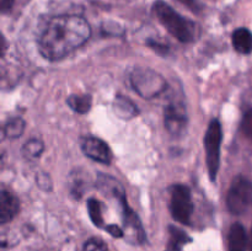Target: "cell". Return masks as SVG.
<instances>
[{"label": "cell", "instance_id": "5", "mask_svg": "<svg viewBox=\"0 0 252 251\" xmlns=\"http://www.w3.org/2000/svg\"><path fill=\"white\" fill-rule=\"evenodd\" d=\"M252 204V184L244 176H236L226 194V206L233 214L245 213Z\"/></svg>", "mask_w": 252, "mask_h": 251}, {"label": "cell", "instance_id": "10", "mask_svg": "<svg viewBox=\"0 0 252 251\" xmlns=\"http://www.w3.org/2000/svg\"><path fill=\"white\" fill-rule=\"evenodd\" d=\"M19 208L20 204L16 197L2 189L0 194V223L5 224L11 220L19 212Z\"/></svg>", "mask_w": 252, "mask_h": 251}, {"label": "cell", "instance_id": "23", "mask_svg": "<svg viewBox=\"0 0 252 251\" xmlns=\"http://www.w3.org/2000/svg\"><path fill=\"white\" fill-rule=\"evenodd\" d=\"M177 1H180L182 5H185V6H187L189 9H191L192 11L194 12H197L199 10L198 2H197L196 0H177Z\"/></svg>", "mask_w": 252, "mask_h": 251}, {"label": "cell", "instance_id": "16", "mask_svg": "<svg viewBox=\"0 0 252 251\" xmlns=\"http://www.w3.org/2000/svg\"><path fill=\"white\" fill-rule=\"evenodd\" d=\"M25 130V122L22 118L16 117L11 118L7 121L6 125L4 126V133L9 138H17L24 133Z\"/></svg>", "mask_w": 252, "mask_h": 251}, {"label": "cell", "instance_id": "1", "mask_svg": "<svg viewBox=\"0 0 252 251\" xmlns=\"http://www.w3.org/2000/svg\"><path fill=\"white\" fill-rule=\"evenodd\" d=\"M90 33V26L83 17H54L39 37V52L48 61H59L83 46Z\"/></svg>", "mask_w": 252, "mask_h": 251}, {"label": "cell", "instance_id": "9", "mask_svg": "<svg viewBox=\"0 0 252 251\" xmlns=\"http://www.w3.org/2000/svg\"><path fill=\"white\" fill-rule=\"evenodd\" d=\"M115 194L117 196V198L120 199L121 204H122V209H123V221H125V225L127 228L132 229L133 231L137 235L138 241L143 243L145 240V234L144 230H143V226L142 223H140L139 218H138L137 214L129 208V206L127 204V201L125 198V194L123 192H118V189H115Z\"/></svg>", "mask_w": 252, "mask_h": 251}, {"label": "cell", "instance_id": "6", "mask_svg": "<svg viewBox=\"0 0 252 251\" xmlns=\"http://www.w3.org/2000/svg\"><path fill=\"white\" fill-rule=\"evenodd\" d=\"M170 212L172 217L179 223L189 225L191 223V217L193 213V202H192L191 191L185 185H175L171 188V199H170Z\"/></svg>", "mask_w": 252, "mask_h": 251}, {"label": "cell", "instance_id": "15", "mask_svg": "<svg viewBox=\"0 0 252 251\" xmlns=\"http://www.w3.org/2000/svg\"><path fill=\"white\" fill-rule=\"evenodd\" d=\"M68 105L78 113H86L91 108L90 95H73L68 98Z\"/></svg>", "mask_w": 252, "mask_h": 251}, {"label": "cell", "instance_id": "8", "mask_svg": "<svg viewBox=\"0 0 252 251\" xmlns=\"http://www.w3.org/2000/svg\"><path fill=\"white\" fill-rule=\"evenodd\" d=\"M165 126L171 134L180 135L187 126V116L184 107L177 103H171L165 110Z\"/></svg>", "mask_w": 252, "mask_h": 251}, {"label": "cell", "instance_id": "17", "mask_svg": "<svg viewBox=\"0 0 252 251\" xmlns=\"http://www.w3.org/2000/svg\"><path fill=\"white\" fill-rule=\"evenodd\" d=\"M88 211L90 214V219L96 226L102 228L103 226V217L101 211V203L95 198H90L88 201Z\"/></svg>", "mask_w": 252, "mask_h": 251}, {"label": "cell", "instance_id": "26", "mask_svg": "<svg viewBox=\"0 0 252 251\" xmlns=\"http://www.w3.org/2000/svg\"><path fill=\"white\" fill-rule=\"evenodd\" d=\"M250 251H252V229H251V238H250Z\"/></svg>", "mask_w": 252, "mask_h": 251}, {"label": "cell", "instance_id": "3", "mask_svg": "<svg viewBox=\"0 0 252 251\" xmlns=\"http://www.w3.org/2000/svg\"><path fill=\"white\" fill-rule=\"evenodd\" d=\"M133 89L144 98H152L160 95L166 89L164 78L157 71L147 68H137L130 74Z\"/></svg>", "mask_w": 252, "mask_h": 251}, {"label": "cell", "instance_id": "20", "mask_svg": "<svg viewBox=\"0 0 252 251\" xmlns=\"http://www.w3.org/2000/svg\"><path fill=\"white\" fill-rule=\"evenodd\" d=\"M241 129H243L244 134L248 138L252 139V110L248 111L244 116L243 123H241Z\"/></svg>", "mask_w": 252, "mask_h": 251}, {"label": "cell", "instance_id": "25", "mask_svg": "<svg viewBox=\"0 0 252 251\" xmlns=\"http://www.w3.org/2000/svg\"><path fill=\"white\" fill-rule=\"evenodd\" d=\"M12 4H14V0H0V7H1V11L5 12L7 10L11 9Z\"/></svg>", "mask_w": 252, "mask_h": 251}, {"label": "cell", "instance_id": "2", "mask_svg": "<svg viewBox=\"0 0 252 251\" xmlns=\"http://www.w3.org/2000/svg\"><path fill=\"white\" fill-rule=\"evenodd\" d=\"M153 11L157 19L161 22L162 26L175 38L179 39L182 43H189L193 41L196 36V26L191 21L177 14L170 5H167L162 0H158L153 5Z\"/></svg>", "mask_w": 252, "mask_h": 251}, {"label": "cell", "instance_id": "4", "mask_svg": "<svg viewBox=\"0 0 252 251\" xmlns=\"http://www.w3.org/2000/svg\"><path fill=\"white\" fill-rule=\"evenodd\" d=\"M223 133L218 120H213L208 126L204 135V148H206V161L208 166L209 177L212 181L217 179L220 164V144Z\"/></svg>", "mask_w": 252, "mask_h": 251}, {"label": "cell", "instance_id": "21", "mask_svg": "<svg viewBox=\"0 0 252 251\" xmlns=\"http://www.w3.org/2000/svg\"><path fill=\"white\" fill-rule=\"evenodd\" d=\"M37 184H38V187H41V188L46 189L47 188H51V179H49V176L47 174H38V176H37Z\"/></svg>", "mask_w": 252, "mask_h": 251}, {"label": "cell", "instance_id": "24", "mask_svg": "<svg viewBox=\"0 0 252 251\" xmlns=\"http://www.w3.org/2000/svg\"><path fill=\"white\" fill-rule=\"evenodd\" d=\"M148 44H149L153 49H155L157 52H159V53L166 52L167 49H169L167 48V46H165V44H160V43H158V42H154V41H149L148 42Z\"/></svg>", "mask_w": 252, "mask_h": 251}, {"label": "cell", "instance_id": "12", "mask_svg": "<svg viewBox=\"0 0 252 251\" xmlns=\"http://www.w3.org/2000/svg\"><path fill=\"white\" fill-rule=\"evenodd\" d=\"M233 46L236 52L241 54H249L252 52V33L248 29H238L234 31Z\"/></svg>", "mask_w": 252, "mask_h": 251}, {"label": "cell", "instance_id": "13", "mask_svg": "<svg viewBox=\"0 0 252 251\" xmlns=\"http://www.w3.org/2000/svg\"><path fill=\"white\" fill-rule=\"evenodd\" d=\"M169 233L170 239L167 243L166 251H181L184 245L191 241V238L184 230L174 225L169 226Z\"/></svg>", "mask_w": 252, "mask_h": 251}, {"label": "cell", "instance_id": "18", "mask_svg": "<svg viewBox=\"0 0 252 251\" xmlns=\"http://www.w3.org/2000/svg\"><path fill=\"white\" fill-rule=\"evenodd\" d=\"M43 152V143L38 139H31L24 145V153L29 157H41Z\"/></svg>", "mask_w": 252, "mask_h": 251}, {"label": "cell", "instance_id": "7", "mask_svg": "<svg viewBox=\"0 0 252 251\" xmlns=\"http://www.w3.org/2000/svg\"><path fill=\"white\" fill-rule=\"evenodd\" d=\"M81 149L84 154L97 162L108 165L112 160L111 149L102 139L96 137H85L81 139Z\"/></svg>", "mask_w": 252, "mask_h": 251}, {"label": "cell", "instance_id": "14", "mask_svg": "<svg viewBox=\"0 0 252 251\" xmlns=\"http://www.w3.org/2000/svg\"><path fill=\"white\" fill-rule=\"evenodd\" d=\"M115 111L120 117L123 118H130L134 117L138 113L137 107L134 103L128 98L123 97L122 95H118L115 100Z\"/></svg>", "mask_w": 252, "mask_h": 251}, {"label": "cell", "instance_id": "11", "mask_svg": "<svg viewBox=\"0 0 252 251\" xmlns=\"http://www.w3.org/2000/svg\"><path fill=\"white\" fill-rule=\"evenodd\" d=\"M248 236L245 228L240 223H234L229 230L228 248L229 251H246Z\"/></svg>", "mask_w": 252, "mask_h": 251}, {"label": "cell", "instance_id": "22", "mask_svg": "<svg viewBox=\"0 0 252 251\" xmlns=\"http://www.w3.org/2000/svg\"><path fill=\"white\" fill-rule=\"evenodd\" d=\"M106 230L115 238H122L123 236V230L118 225H108Z\"/></svg>", "mask_w": 252, "mask_h": 251}, {"label": "cell", "instance_id": "19", "mask_svg": "<svg viewBox=\"0 0 252 251\" xmlns=\"http://www.w3.org/2000/svg\"><path fill=\"white\" fill-rule=\"evenodd\" d=\"M84 251H108L107 246L101 239L91 238L84 245Z\"/></svg>", "mask_w": 252, "mask_h": 251}]
</instances>
